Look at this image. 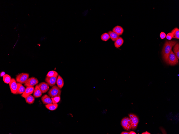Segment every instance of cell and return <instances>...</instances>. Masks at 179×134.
<instances>
[{
	"label": "cell",
	"mask_w": 179,
	"mask_h": 134,
	"mask_svg": "<svg viewBox=\"0 0 179 134\" xmlns=\"http://www.w3.org/2000/svg\"><path fill=\"white\" fill-rule=\"evenodd\" d=\"M128 115L130 120L131 129H135L137 127L139 123V119L137 116L134 114H130Z\"/></svg>",
	"instance_id": "cell-5"
},
{
	"label": "cell",
	"mask_w": 179,
	"mask_h": 134,
	"mask_svg": "<svg viewBox=\"0 0 179 134\" xmlns=\"http://www.w3.org/2000/svg\"><path fill=\"white\" fill-rule=\"evenodd\" d=\"M171 33L173 35V38L179 39V29L176 28L172 31Z\"/></svg>",
	"instance_id": "cell-21"
},
{
	"label": "cell",
	"mask_w": 179,
	"mask_h": 134,
	"mask_svg": "<svg viewBox=\"0 0 179 134\" xmlns=\"http://www.w3.org/2000/svg\"><path fill=\"white\" fill-rule=\"evenodd\" d=\"M173 35L171 33H168L166 36V38L169 40H171L173 38Z\"/></svg>",
	"instance_id": "cell-27"
},
{
	"label": "cell",
	"mask_w": 179,
	"mask_h": 134,
	"mask_svg": "<svg viewBox=\"0 0 179 134\" xmlns=\"http://www.w3.org/2000/svg\"><path fill=\"white\" fill-rule=\"evenodd\" d=\"M112 31L119 36L123 34L124 30L122 27L118 26L115 27L113 29Z\"/></svg>",
	"instance_id": "cell-14"
},
{
	"label": "cell",
	"mask_w": 179,
	"mask_h": 134,
	"mask_svg": "<svg viewBox=\"0 0 179 134\" xmlns=\"http://www.w3.org/2000/svg\"><path fill=\"white\" fill-rule=\"evenodd\" d=\"M110 37V38L112 41L115 42L119 37V36L116 33L113 31H110L108 32Z\"/></svg>",
	"instance_id": "cell-19"
},
{
	"label": "cell",
	"mask_w": 179,
	"mask_h": 134,
	"mask_svg": "<svg viewBox=\"0 0 179 134\" xmlns=\"http://www.w3.org/2000/svg\"><path fill=\"white\" fill-rule=\"evenodd\" d=\"M58 77H46L45 81L48 85L50 87L55 85L57 82Z\"/></svg>",
	"instance_id": "cell-9"
},
{
	"label": "cell",
	"mask_w": 179,
	"mask_h": 134,
	"mask_svg": "<svg viewBox=\"0 0 179 134\" xmlns=\"http://www.w3.org/2000/svg\"><path fill=\"white\" fill-rule=\"evenodd\" d=\"M38 85L42 93L47 92L49 89V85L47 83L42 82L40 83Z\"/></svg>",
	"instance_id": "cell-10"
},
{
	"label": "cell",
	"mask_w": 179,
	"mask_h": 134,
	"mask_svg": "<svg viewBox=\"0 0 179 134\" xmlns=\"http://www.w3.org/2000/svg\"><path fill=\"white\" fill-rule=\"evenodd\" d=\"M58 72L53 71H49L47 75V76L49 77H58Z\"/></svg>",
	"instance_id": "cell-24"
},
{
	"label": "cell",
	"mask_w": 179,
	"mask_h": 134,
	"mask_svg": "<svg viewBox=\"0 0 179 134\" xmlns=\"http://www.w3.org/2000/svg\"><path fill=\"white\" fill-rule=\"evenodd\" d=\"M166 62L167 64L172 66L175 65L178 63V59L172 50L168 56Z\"/></svg>",
	"instance_id": "cell-3"
},
{
	"label": "cell",
	"mask_w": 179,
	"mask_h": 134,
	"mask_svg": "<svg viewBox=\"0 0 179 134\" xmlns=\"http://www.w3.org/2000/svg\"><path fill=\"white\" fill-rule=\"evenodd\" d=\"M3 77L4 82L7 84H9L11 80L10 76L9 75L5 74Z\"/></svg>",
	"instance_id": "cell-23"
},
{
	"label": "cell",
	"mask_w": 179,
	"mask_h": 134,
	"mask_svg": "<svg viewBox=\"0 0 179 134\" xmlns=\"http://www.w3.org/2000/svg\"><path fill=\"white\" fill-rule=\"evenodd\" d=\"M124 41L123 39L121 37H119L115 41V46L116 48L120 47L123 44Z\"/></svg>",
	"instance_id": "cell-16"
},
{
	"label": "cell",
	"mask_w": 179,
	"mask_h": 134,
	"mask_svg": "<svg viewBox=\"0 0 179 134\" xmlns=\"http://www.w3.org/2000/svg\"><path fill=\"white\" fill-rule=\"evenodd\" d=\"M34 89L33 87H27L25 92L21 95V97L25 98L27 96L31 95L34 93Z\"/></svg>",
	"instance_id": "cell-11"
},
{
	"label": "cell",
	"mask_w": 179,
	"mask_h": 134,
	"mask_svg": "<svg viewBox=\"0 0 179 134\" xmlns=\"http://www.w3.org/2000/svg\"><path fill=\"white\" fill-rule=\"evenodd\" d=\"M110 38V36L108 33H105L103 34L101 36V39L103 41H107Z\"/></svg>",
	"instance_id": "cell-25"
},
{
	"label": "cell",
	"mask_w": 179,
	"mask_h": 134,
	"mask_svg": "<svg viewBox=\"0 0 179 134\" xmlns=\"http://www.w3.org/2000/svg\"><path fill=\"white\" fill-rule=\"evenodd\" d=\"M121 124L124 129L127 131H129L131 129V121L129 117L124 118L121 120Z\"/></svg>",
	"instance_id": "cell-6"
},
{
	"label": "cell",
	"mask_w": 179,
	"mask_h": 134,
	"mask_svg": "<svg viewBox=\"0 0 179 134\" xmlns=\"http://www.w3.org/2000/svg\"><path fill=\"white\" fill-rule=\"evenodd\" d=\"M9 84L11 92L13 94H17L18 90V84L15 79L12 78L11 81Z\"/></svg>",
	"instance_id": "cell-8"
},
{
	"label": "cell",
	"mask_w": 179,
	"mask_h": 134,
	"mask_svg": "<svg viewBox=\"0 0 179 134\" xmlns=\"http://www.w3.org/2000/svg\"><path fill=\"white\" fill-rule=\"evenodd\" d=\"M29 75L28 73H22L17 75L16 77V81L21 84H24L29 79Z\"/></svg>",
	"instance_id": "cell-4"
},
{
	"label": "cell",
	"mask_w": 179,
	"mask_h": 134,
	"mask_svg": "<svg viewBox=\"0 0 179 134\" xmlns=\"http://www.w3.org/2000/svg\"><path fill=\"white\" fill-rule=\"evenodd\" d=\"M121 134H129V132H122Z\"/></svg>",
	"instance_id": "cell-30"
},
{
	"label": "cell",
	"mask_w": 179,
	"mask_h": 134,
	"mask_svg": "<svg viewBox=\"0 0 179 134\" xmlns=\"http://www.w3.org/2000/svg\"><path fill=\"white\" fill-rule=\"evenodd\" d=\"M53 104H57L61 100L60 96H57L55 97L51 98Z\"/></svg>",
	"instance_id": "cell-26"
},
{
	"label": "cell",
	"mask_w": 179,
	"mask_h": 134,
	"mask_svg": "<svg viewBox=\"0 0 179 134\" xmlns=\"http://www.w3.org/2000/svg\"><path fill=\"white\" fill-rule=\"evenodd\" d=\"M173 51L174 54L178 59H179V44L178 43L176 44L173 48Z\"/></svg>",
	"instance_id": "cell-22"
},
{
	"label": "cell",
	"mask_w": 179,
	"mask_h": 134,
	"mask_svg": "<svg viewBox=\"0 0 179 134\" xmlns=\"http://www.w3.org/2000/svg\"><path fill=\"white\" fill-rule=\"evenodd\" d=\"M56 83L58 87L60 89H62L64 86V82L63 79L59 75H58V77Z\"/></svg>",
	"instance_id": "cell-15"
},
{
	"label": "cell",
	"mask_w": 179,
	"mask_h": 134,
	"mask_svg": "<svg viewBox=\"0 0 179 134\" xmlns=\"http://www.w3.org/2000/svg\"><path fill=\"white\" fill-rule=\"evenodd\" d=\"M177 43V42L175 41H167L165 42L162 49V54L163 58L166 62L172 48Z\"/></svg>",
	"instance_id": "cell-1"
},
{
	"label": "cell",
	"mask_w": 179,
	"mask_h": 134,
	"mask_svg": "<svg viewBox=\"0 0 179 134\" xmlns=\"http://www.w3.org/2000/svg\"><path fill=\"white\" fill-rule=\"evenodd\" d=\"M25 98L26 102L29 104H33L34 102L35 98L31 95L27 96Z\"/></svg>",
	"instance_id": "cell-20"
},
{
	"label": "cell",
	"mask_w": 179,
	"mask_h": 134,
	"mask_svg": "<svg viewBox=\"0 0 179 134\" xmlns=\"http://www.w3.org/2000/svg\"><path fill=\"white\" fill-rule=\"evenodd\" d=\"M5 73L4 71H2L0 73V77H3V76L5 75Z\"/></svg>",
	"instance_id": "cell-29"
},
{
	"label": "cell",
	"mask_w": 179,
	"mask_h": 134,
	"mask_svg": "<svg viewBox=\"0 0 179 134\" xmlns=\"http://www.w3.org/2000/svg\"><path fill=\"white\" fill-rule=\"evenodd\" d=\"M58 104H51L45 105V107L47 109L51 111L56 110L58 108Z\"/></svg>",
	"instance_id": "cell-18"
},
{
	"label": "cell",
	"mask_w": 179,
	"mask_h": 134,
	"mask_svg": "<svg viewBox=\"0 0 179 134\" xmlns=\"http://www.w3.org/2000/svg\"><path fill=\"white\" fill-rule=\"evenodd\" d=\"M41 100L43 103L45 105L53 103L51 98L47 94L43 95L41 98Z\"/></svg>",
	"instance_id": "cell-12"
},
{
	"label": "cell",
	"mask_w": 179,
	"mask_h": 134,
	"mask_svg": "<svg viewBox=\"0 0 179 134\" xmlns=\"http://www.w3.org/2000/svg\"><path fill=\"white\" fill-rule=\"evenodd\" d=\"M42 93L38 85H37L34 88L33 96L35 98H39L42 95Z\"/></svg>",
	"instance_id": "cell-13"
},
{
	"label": "cell",
	"mask_w": 179,
	"mask_h": 134,
	"mask_svg": "<svg viewBox=\"0 0 179 134\" xmlns=\"http://www.w3.org/2000/svg\"><path fill=\"white\" fill-rule=\"evenodd\" d=\"M142 134H151L150 133H149V132H147V131H146V132L143 133Z\"/></svg>",
	"instance_id": "cell-32"
},
{
	"label": "cell",
	"mask_w": 179,
	"mask_h": 134,
	"mask_svg": "<svg viewBox=\"0 0 179 134\" xmlns=\"http://www.w3.org/2000/svg\"><path fill=\"white\" fill-rule=\"evenodd\" d=\"M160 36L161 39H164L166 37V34L164 32H161L160 34Z\"/></svg>",
	"instance_id": "cell-28"
},
{
	"label": "cell",
	"mask_w": 179,
	"mask_h": 134,
	"mask_svg": "<svg viewBox=\"0 0 179 134\" xmlns=\"http://www.w3.org/2000/svg\"><path fill=\"white\" fill-rule=\"evenodd\" d=\"M61 90L58 86L54 85L48 91V94L50 97L53 98L57 96H60Z\"/></svg>",
	"instance_id": "cell-2"
},
{
	"label": "cell",
	"mask_w": 179,
	"mask_h": 134,
	"mask_svg": "<svg viewBox=\"0 0 179 134\" xmlns=\"http://www.w3.org/2000/svg\"><path fill=\"white\" fill-rule=\"evenodd\" d=\"M39 80L34 77H32L29 78L24 85L26 87H34L38 84Z\"/></svg>",
	"instance_id": "cell-7"
},
{
	"label": "cell",
	"mask_w": 179,
	"mask_h": 134,
	"mask_svg": "<svg viewBox=\"0 0 179 134\" xmlns=\"http://www.w3.org/2000/svg\"><path fill=\"white\" fill-rule=\"evenodd\" d=\"M136 133L134 132V131H131L129 132V134H136Z\"/></svg>",
	"instance_id": "cell-31"
},
{
	"label": "cell",
	"mask_w": 179,
	"mask_h": 134,
	"mask_svg": "<svg viewBox=\"0 0 179 134\" xmlns=\"http://www.w3.org/2000/svg\"><path fill=\"white\" fill-rule=\"evenodd\" d=\"M17 84L18 90L17 94H22L25 92L26 88L20 83L18 82Z\"/></svg>",
	"instance_id": "cell-17"
}]
</instances>
